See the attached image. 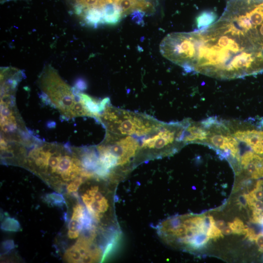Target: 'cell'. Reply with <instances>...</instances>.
Here are the masks:
<instances>
[{
	"label": "cell",
	"mask_w": 263,
	"mask_h": 263,
	"mask_svg": "<svg viewBox=\"0 0 263 263\" xmlns=\"http://www.w3.org/2000/svg\"><path fill=\"white\" fill-rule=\"evenodd\" d=\"M257 27H247L232 9L207 27L185 33L183 66L193 72L219 79H232L263 72L262 48Z\"/></svg>",
	"instance_id": "cell-1"
},
{
	"label": "cell",
	"mask_w": 263,
	"mask_h": 263,
	"mask_svg": "<svg viewBox=\"0 0 263 263\" xmlns=\"http://www.w3.org/2000/svg\"><path fill=\"white\" fill-rule=\"evenodd\" d=\"M99 119L107 132L139 137L157 132L165 123L146 114L115 108L110 102L106 105Z\"/></svg>",
	"instance_id": "cell-2"
},
{
	"label": "cell",
	"mask_w": 263,
	"mask_h": 263,
	"mask_svg": "<svg viewBox=\"0 0 263 263\" xmlns=\"http://www.w3.org/2000/svg\"><path fill=\"white\" fill-rule=\"evenodd\" d=\"M187 119L164 123L157 132L143 137L141 145L142 162L173 154L186 145L184 138Z\"/></svg>",
	"instance_id": "cell-3"
},
{
	"label": "cell",
	"mask_w": 263,
	"mask_h": 263,
	"mask_svg": "<svg viewBox=\"0 0 263 263\" xmlns=\"http://www.w3.org/2000/svg\"><path fill=\"white\" fill-rule=\"evenodd\" d=\"M39 84L44 94L56 103H62L71 110L72 116L78 115L82 106L79 93L74 96L72 90L60 77L50 65L46 66L39 78Z\"/></svg>",
	"instance_id": "cell-4"
},
{
	"label": "cell",
	"mask_w": 263,
	"mask_h": 263,
	"mask_svg": "<svg viewBox=\"0 0 263 263\" xmlns=\"http://www.w3.org/2000/svg\"><path fill=\"white\" fill-rule=\"evenodd\" d=\"M113 2L120 9L123 17L136 10L145 13L151 11L152 8L151 4L145 0H114Z\"/></svg>",
	"instance_id": "cell-5"
},
{
	"label": "cell",
	"mask_w": 263,
	"mask_h": 263,
	"mask_svg": "<svg viewBox=\"0 0 263 263\" xmlns=\"http://www.w3.org/2000/svg\"><path fill=\"white\" fill-rule=\"evenodd\" d=\"M102 11L104 23L109 25L117 24L123 17L120 9L114 2L105 5Z\"/></svg>",
	"instance_id": "cell-6"
},
{
	"label": "cell",
	"mask_w": 263,
	"mask_h": 263,
	"mask_svg": "<svg viewBox=\"0 0 263 263\" xmlns=\"http://www.w3.org/2000/svg\"><path fill=\"white\" fill-rule=\"evenodd\" d=\"M84 22L89 26L96 28L104 23L102 9L90 8L86 9L81 16Z\"/></svg>",
	"instance_id": "cell-7"
},
{
	"label": "cell",
	"mask_w": 263,
	"mask_h": 263,
	"mask_svg": "<svg viewBox=\"0 0 263 263\" xmlns=\"http://www.w3.org/2000/svg\"><path fill=\"white\" fill-rule=\"evenodd\" d=\"M217 16L213 11L206 10L198 15L195 19L197 29H202L208 27L217 19Z\"/></svg>",
	"instance_id": "cell-8"
},
{
	"label": "cell",
	"mask_w": 263,
	"mask_h": 263,
	"mask_svg": "<svg viewBox=\"0 0 263 263\" xmlns=\"http://www.w3.org/2000/svg\"><path fill=\"white\" fill-rule=\"evenodd\" d=\"M209 238L206 232H200L194 236L188 242L187 246L198 249L205 245L209 241Z\"/></svg>",
	"instance_id": "cell-9"
},
{
	"label": "cell",
	"mask_w": 263,
	"mask_h": 263,
	"mask_svg": "<svg viewBox=\"0 0 263 263\" xmlns=\"http://www.w3.org/2000/svg\"><path fill=\"white\" fill-rule=\"evenodd\" d=\"M76 4L82 5L85 8H98L102 9L105 5L113 3L114 0H75Z\"/></svg>",
	"instance_id": "cell-10"
},
{
	"label": "cell",
	"mask_w": 263,
	"mask_h": 263,
	"mask_svg": "<svg viewBox=\"0 0 263 263\" xmlns=\"http://www.w3.org/2000/svg\"><path fill=\"white\" fill-rule=\"evenodd\" d=\"M65 259L71 263H79L82 262V257L80 253L75 244L65 253L64 255Z\"/></svg>",
	"instance_id": "cell-11"
},
{
	"label": "cell",
	"mask_w": 263,
	"mask_h": 263,
	"mask_svg": "<svg viewBox=\"0 0 263 263\" xmlns=\"http://www.w3.org/2000/svg\"><path fill=\"white\" fill-rule=\"evenodd\" d=\"M1 228L11 231H18L21 229L19 222L13 218H6L1 225Z\"/></svg>",
	"instance_id": "cell-12"
},
{
	"label": "cell",
	"mask_w": 263,
	"mask_h": 263,
	"mask_svg": "<svg viewBox=\"0 0 263 263\" xmlns=\"http://www.w3.org/2000/svg\"><path fill=\"white\" fill-rule=\"evenodd\" d=\"M227 224L233 233L244 234L245 225H244L243 221L240 219L236 218L233 222H228Z\"/></svg>",
	"instance_id": "cell-13"
},
{
	"label": "cell",
	"mask_w": 263,
	"mask_h": 263,
	"mask_svg": "<svg viewBox=\"0 0 263 263\" xmlns=\"http://www.w3.org/2000/svg\"><path fill=\"white\" fill-rule=\"evenodd\" d=\"M46 199L53 204L60 206L65 203L63 196L59 193L53 192L48 194Z\"/></svg>",
	"instance_id": "cell-14"
},
{
	"label": "cell",
	"mask_w": 263,
	"mask_h": 263,
	"mask_svg": "<svg viewBox=\"0 0 263 263\" xmlns=\"http://www.w3.org/2000/svg\"><path fill=\"white\" fill-rule=\"evenodd\" d=\"M207 234L211 239L224 237L222 231L215 225H211L207 231Z\"/></svg>",
	"instance_id": "cell-15"
},
{
	"label": "cell",
	"mask_w": 263,
	"mask_h": 263,
	"mask_svg": "<svg viewBox=\"0 0 263 263\" xmlns=\"http://www.w3.org/2000/svg\"><path fill=\"white\" fill-rule=\"evenodd\" d=\"M84 179H87L84 177L79 176L76 178L73 182L68 185L67 189L69 192H76L79 187L83 183Z\"/></svg>",
	"instance_id": "cell-16"
},
{
	"label": "cell",
	"mask_w": 263,
	"mask_h": 263,
	"mask_svg": "<svg viewBox=\"0 0 263 263\" xmlns=\"http://www.w3.org/2000/svg\"><path fill=\"white\" fill-rule=\"evenodd\" d=\"M252 222L263 225V211L253 209Z\"/></svg>",
	"instance_id": "cell-17"
},
{
	"label": "cell",
	"mask_w": 263,
	"mask_h": 263,
	"mask_svg": "<svg viewBox=\"0 0 263 263\" xmlns=\"http://www.w3.org/2000/svg\"><path fill=\"white\" fill-rule=\"evenodd\" d=\"M262 186H256L255 188L249 192V194L256 199L261 200L263 198Z\"/></svg>",
	"instance_id": "cell-18"
},
{
	"label": "cell",
	"mask_w": 263,
	"mask_h": 263,
	"mask_svg": "<svg viewBox=\"0 0 263 263\" xmlns=\"http://www.w3.org/2000/svg\"><path fill=\"white\" fill-rule=\"evenodd\" d=\"M214 225H215V222L212 216H204L203 227L205 232L207 233L208 228Z\"/></svg>",
	"instance_id": "cell-19"
},
{
	"label": "cell",
	"mask_w": 263,
	"mask_h": 263,
	"mask_svg": "<svg viewBox=\"0 0 263 263\" xmlns=\"http://www.w3.org/2000/svg\"><path fill=\"white\" fill-rule=\"evenodd\" d=\"M249 207L252 209L263 211V202L260 200L254 198Z\"/></svg>",
	"instance_id": "cell-20"
},
{
	"label": "cell",
	"mask_w": 263,
	"mask_h": 263,
	"mask_svg": "<svg viewBox=\"0 0 263 263\" xmlns=\"http://www.w3.org/2000/svg\"><path fill=\"white\" fill-rule=\"evenodd\" d=\"M75 87L77 90L83 91L87 88V85L84 79L82 78H78L75 81Z\"/></svg>",
	"instance_id": "cell-21"
},
{
	"label": "cell",
	"mask_w": 263,
	"mask_h": 263,
	"mask_svg": "<svg viewBox=\"0 0 263 263\" xmlns=\"http://www.w3.org/2000/svg\"><path fill=\"white\" fill-rule=\"evenodd\" d=\"M255 241L259 247V251L263 252V233L257 234Z\"/></svg>",
	"instance_id": "cell-22"
},
{
	"label": "cell",
	"mask_w": 263,
	"mask_h": 263,
	"mask_svg": "<svg viewBox=\"0 0 263 263\" xmlns=\"http://www.w3.org/2000/svg\"><path fill=\"white\" fill-rule=\"evenodd\" d=\"M14 243L12 240H8L2 243V247L6 250H10L14 248Z\"/></svg>",
	"instance_id": "cell-23"
},
{
	"label": "cell",
	"mask_w": 263,
	"mask_h": 263,
	"mask_svg": "<svg viewBox=\"0 0 263 263\" xmlns=\"http://www.w3.org/2000/svg\"><path fill=\"white\" fill-rule=\"evenodd\" d=\"M215 225L222 230L225 226V223L223 220H218L215 222Z\"/></svg>",
	"instance_id": "cell-24"
},
{
	"label": "cell",
	"mask_w": 263,
	"mask_h": 263,
	"mask_svg": "<svg viewBox=\"0 0 263 263\" xmlns=\"http://www.w3.org/2000/svg\"><path fill=\"white\" fill-rule=\"evenodd\" d=\"M221 231L222 233L225 235H228L233 233L231 229L228 225L225 226Z\"/></svg>",
	"instance_id": "cell-25"
},
{
	"label": "cell",
	"mask_w": 263,
	"mask_h": 263,
	"mask_svg": "<svg viewBox=\"0 0 263 263\" xmlns=\"http://www.w3.org/2000/svg\"><path fill=\"white\" fill-rule=\"evenodd\" d=\"M80 233L68 231V236L70 239H75L79 236Z\"/></svg>",
	"instance_id": "cell-26"
},
{
	"label": "cell",
	"mask_w": 263,
	"mask_h": 263,
	"mask_svg": "<svg viewBox=\"0 0 263 263\" xmlns=\"http://www.w3.org/2000/svg\"><path fill=\"white\" fill-rule=\"evenodd\" d=\"M6 0V1H7V0Z\"/></svg>",
	"instance_id": "cell-27"
}]
</instances>
